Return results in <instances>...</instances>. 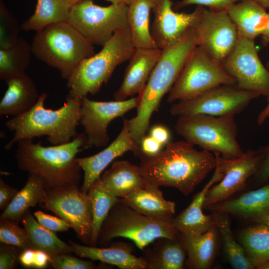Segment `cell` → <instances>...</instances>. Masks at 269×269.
<instances>
[{
  "mask_svg": "<svg viewBox=\"0 0 269 269\" xmlns=\"http://www.w3.org/2000/svg\"><path fill=\"white\" fill-rule=\"evenodd\" d=\"M87 194L92 215V232L90 246L96 247L101 227L111 209L118 202L119 198L106 188L100 177L92 184Z\"/></svg>",
  "mask_w": 269,
  "mask_h": 269,
  "instance_id": "34",
  "label": "cell"
},
{
  "mask_svg": "<svg viewBox=\"0 0 269 269\" xmlns=\"http://www.w3.org/2000/svg\"><path fill=\"white\" fill-rule=\"evenodd\" d=\"M138 97L122 101H97L87 97L82 99L80 124L84 129L89 147L106 146L109 141L107 128L118 117L136 108Z\"/></svg>",
  "mask_w": 269,
  "mask_h": 269,
  "instance_id": "15",
  "label": "cell"
},
{
  "mask_svg": "<svg viewBox=\"0 0 269 269\" xmlns=\"http://www.w3.org/2000/svg\"><path fill=\"white\" fill-rule=\"evenodd\" d=\"M35 255V249H27L23 250L20 253L18 261L24 267L33 268Z\"/></svg>",
  "mask_w": 269,
  "mask_h": 269,
  "instance_id": "47",
  "label": "cell"
},
{
  "mask_svg": "<svg viewBox=\"0 0 269 269\" xmlns=\"http://www.w3.org/2000/svg\"><path fill=\"white\" fill-rule=\"evenodd\" d=\"M198 45L195 30L192 28L177 43L162 49L146 86L137 96L136 114L128 120L130 131L138 144L149 130L152 114L158 110L162 98L169 92L190 52Z\"/></svg>",
  "mask_w": 269,
  "mask_h": 269,
  "instance_id": "4",
  "label": "cell"
},
{
  "mask_svg": "<svg viewBox=\"0 0 269 269\" xmlns=\"http://www.w3.org/2000/svg\"><path fill=\"white\" fill-rule=\"evenodd\" d=\"M139 146L140 152L138 156L154 155L159 152L164 146L150 135H145L142 138Z\"/></svg>",
  "mask_w": 269,
  "mask_h": 269,
  "instance_id": "44",
  "label": "cell"
},
{
  "mask_svg": "<svg viewBox=\"0 0 269 269\" xmlns=\"http://www.w3.org/2000/svg\"><path fill=\"white\" fill-rule=\"evenodd\" d=\"M70 8L63 0H37L33 14L21 24V29L37 32L50 24L68 21Z\"/></svg>",
  "mask_w": 269,
  "mask_h": 269,
  "instance_id": "32",
  "label": "cell"
},
{
  "mask_svg": "<svg viewBox=\"0 0 269 269\" xmlns=\"http://www.w3.org/2000/svg\"><path fill=\"white\" fill-rule=\"evenodd\" d=\"M215 225L223 243L224 251L228 262L235 269H252L254 266L248 259L242 246L235 240L228 215L212 212Z\"/></svg>",
  "mask_w": 269,
  "mask_h": 269,
  "instance_id": "36",
  "label": "cell"
},
{
  "mask_svg": "<svg viewBox=\"0 0 269 269\" xmlns=\"http://www.w3.org/2000/svg\"><path fill=\"white\" fill-rule=\"evenodd\" d=\"M100 179L106 188L119 198L128 196L146 183L139 166L123 160L114 161Z\"/></svg>",
  "mask_w": 269,
  "mask_h": 269,
  "instance_id": "26",
  "label": "cell"
},
{
  "mask_svg": "<svg viewBox=\"0 0 269 269\" xmlns=\"http://www.w3.org/2000/svg\"><path fill=\"white\" fill-rule=\"evenodd\" d=\"M32 54L31 45L23 37L11 47L0 49V79L5 81L24 73Z\"/></svg>",
  "mask_w": 269,
  "mask_h": 269,
  "instance_id": "35",
  "label": "cell"
},
{
  "mask_svg": "<svg viewBox=\"0 0 269 269\" xmlns=\"http://www.w3.org/2000/svg\"><path fill=\"white\" fill-rule=\"evenodd\" d=\"M215 169L211 178L203 188L197 193L189 205L170 221L181 235H198L215 225L212 214L205 215L203 212L206 195L209 189L220 181L224 176V172L217 164Z\"/></svg>",
  "mask_w": 269,
  "mask_h": 269,
  "instance_id": "20",
  "label": "cell"
},
{
  "mask_svg": "<svg viewBox=\"0 0 269 269\" xmlns=\"http://www.w3.org/2000/svg\"><path fill=\"white\" fill-rule=\"evenodd\" d=\"M261 160L258 168L253 176L255 181L261 184L269 183V144L260 149Z\"/></svg>",
  "mask_w": 269,
  "mask_h": 269,
  "instance_id": "43",
  "label": "cell"
},
{
  "mask_svg": "<svg viewBox=\"0 0 269 269\" xmlns=\"http://www.w3.org/2000/svg\"><path fill=\"white\" fill-rule=\"evenodd\" d=\"M51 256L47 253L35 249V255L34 263V268L35 269L45 268L48 264H50Z\"/></svg>",
  "mask_w": 269,
  "mask_h": 269,
  "instance_id": "48",
  "label": "cell"
},
{
  "mask_svg": "<svg viewBox=\"0 0 269 269\" xmlns=\"http://www.w3.org/2000/svg\"><path fill=\"white\" fill-rule=\"evenodd\" d=\"M128 5L101 6L85 0L71 7L68 22L93 45L103 46L117 31L129 28Z\"/></svg>",
  "mask_w": 269,
  "mask_h": 269,
  "instance_id": "10",
  "label": "cell"
},
{
  "mask_svg": "<svg viewBox=\"0 0 269 269\" xmlns=\"http://www.w3.org/2000/svg\"><path fill=\"white\" fill-rule=\"evenodd\" d=\"M139 157L146 182L176 188L185 196L193 191L217 164L215 154L197 150L185 140L169 141L157 154Z\"/></svg>",
  "mask_w": 269,
  "mask_h": 269,
  "instance_id": "1",
  "label": "cell"
},
{
  "mask_svg": "<svg viewBox=\"0 0 269 269\" xmlns=\"http://www.w3.org/2000/svg\"><path fill=\"white\" fill-rule=\"evenodd\" d=\"M161 51L158 48L135 49L129 60L122 83L114 94L115 100H125L143 91Z\"/></svg>",
  "mask_w": 269,
  "mask_h": 269,
  "instance_id": "19",
  "label": "cell"
},
{
  "mask_svg": "<svg viewBox=\"0 0 269 269\" xmlns=\"http://www.w3.org/2000/svg\"><path fill=\"white\" fill-rule=\"evenodd\" d=\"M206 209L254 222L258 218L269 214V183L239 196L211 205Z\"/></svg>",
  "mask_w": 269,
  "mask_h": 269,
  "instance_id": "21",
  "label": "cell"
},
{
  "mask_svg": "<svg viewBox=\"0 0 269 269\" xmlns=\"http://www.w3.org/2000/svg\"><path fill=\"white\" fill-rule=\"evenodd\" d=\"M259 96L257 93L241 89L236 85H223L193 98L178 101L171 106L170 112L178 117L197 114L235 116Z\"/></svg>",
  "mask_w": 269,
  "mask_h": 269,
  "instance_id": "11",
  "label": "cell"
},
{
  "mask_svg": "<svg viewBox=\"0 0 269 269\" xmlns=\"http://www.w3.org/2000/svg\"><path fill=\"white\" fill-rule=\"evenodd\" d=\"M129 151L138 155L140 146L131 134L128 120L124 119L121 131L108 146L93 155L76 158L84 172L83 184L80 189L81 191L87 193L92 184L100 177L109 164Z\"/></svg>",
  "mask_w": 269,
  "mask_h": 269,
  "instance_id": "18",
  "label": "cell"
},
{
  "mask_svg": "<svg viewBox=\"0 0 269 269\" xmlns=\"http://www.w3.org/2000/svg\"><path fill=\"white\" fill-rule=\"evenodd\" d=\"M267 118H269V113L268 114Z\"/></svg>",
  "mask_w": 269,
  "mask_h": 269,
  "instance_id": "56",
  "label": "cell"
},
{
  "mask_svg": "<svg viewBox=\"0 0 269 269\" xmlns=\"http://www.w3.org/2000/svg\"><path fill=\"white\" fill-rule=\"evenodd\" d=\"M31 46L37 59L58 70L66 80L82 60L95 54L94 45L68 21L37 31Z\"/></svg>",
  "mask_w": 269,
  "mask_h": 269,
  "instance_id": "5",
  "label": "cell"
},
{
  "mask_svg": "<svg viewBox=\"0 0 269 269\" xmlns=\"http://www.w3.org/2000/svg\"><path fill=\"white\" fill-rule=\"evenodd\" d=\"M21 29L17 18L0 0V49L8 48L14 44L19 37Z\"/></svg>",
  "mask_w": 269,
  "mask_h": 269,
  "instance_id": "37",
  "label": "cell"
},
{
  "mask_svg": "<svg viewBox=\"0 0 269 269\" xmlns=\"http://www.w3.org/2000/svg\"><path fill=\"white\" fill-rule=\"evenodd\" d=\"M259 269H269V261H267L262 265H261L260 267H259Z\"/></svg>",
  "mask_w": 269,
  "mask_h": 269,
  "instance_id": "55",
  "label": "cell"
},
{
  "mask_svg": "<svg viewBox=\"0 0 269 269\" xmlns=\"http://www.w3.org/2000/svg\"><path fill=\"white\" fill-rule=\"evenodd\" d=\"M18 190L8 185L2 178L0 179V209L7 208L18 192Z\"/></svg>",
  "mask_w": 269,
  "mask_h": 269,
  "instance_id": "45",
  "label": "cell"
},
{
  "mask_svg": "<svg viewBox=\"0 0 269 269\" xmlns=\"http://www.w3.org/2000/svg\"><path fill=\"white\" fill-rule=\"evenodd\" d=\"M240 244L254 266L258 269L269 261V227L257 224L244 229L239 234Z\"/></svg>",
  "mask_w": 269,
  "mask_h": 269,
  "instance_id": "33",
  "label": "cell"
},
{
  "mask_svg": "<svg viewBox=\"0 0 269 269\" xmlns=\"http://www.w3.org/2000/svg\"><path fill=\"white\" fill-rule=\"evenodd\" d=\"M69 254H62L51 256L50 262L56 269H93L97 268L92 262L79 259L70 256Z\"/></svg>",
  "mask_w": 269,
  "mask_h": 269,
  "instance_id": "39",
  "label": "cell"
},
{
  "mask_svg": "<svg viewBox=\"0 0 269 269\" xmlns=\"http://www.w3.org/2000/svg\"><path fill=\"white\" fill-rule=\"evenodd\" d=\"M175 130L185 141L204 150L222 154L224 157L236 158L244 152L237 139L235 116H179Z\"/></svg>",
  "mask_w": 269,
  "mask_h": 269,
  "instance_id": "8",
  "label": "cell"
},
{
  "mask_svg": "<svg viewBox=\"0 0 269 269\" xmlns=\"http://www.w3.org/2000/svg\"><path fill=\"white\" fill-rule=\"evenodd\" d=\"M120 200L143 215L163 221L170 222L175 211V203L164 198L159 186L148 182Z\"/></svg>",
  "mask_w": 269,
  "mask_h": 269,
  "instance_id": "22",
  "label": "cell"
},
{
  "mask_svg": "<svg viewBox=\"0 0 269 269\" xmlns=\"http://www.w3.org/2000/svg\"><path fill=\"white\" fill-rule=\"evenodd\" d=\"M5 82L7 89L0 102L1 116H19L37 103L40 94L34 81L26 73Z\"/></svg>",
  "mask_w": 269,
  "mask_h": 269,
  "instance_id": "23",
  "label": "cell"
},
{
  "mask_svg": "<svg viewBox=\"0 0 269 269\" xmlns=\"http://www.w3.org/2000/svg\"><path fill=\"white\" fill-rule=\"evenodd\" d=\"M261 37L262 38L263 43L265 44H269V22L267 29L262 34Z\"/></svg>",
  "mask_w": 269,
  "mask_h": 269,
  "instance_id": "52",
  "label": "cell"
},
{
  "mask_svg": "<svg viewBox=\"0 0 269 269\" xmlns=\"http://www.w3.org/2000/svg\"><path fill=\"white\" fill-rule=\"evenodd\" d=\"M242 0H181L176 2L173 8L178 9L191 4L206 6L215 10H227L231 5Z\"/></svg>",
  "mask_w": 269,
  "mask_h": 269,
  "instance_id": "40",
  "label": "cell"
},
{
  "mask_svg": "<svg viewBox=\"0 0 269 269\" xmlns=\"http://www.w3.org/2000/svg\"><path fill=\"white\" fill-rule=\"evenodd\" d=\"M218 229L215 225L205 232L196 236L180 234L181 242L186 252L185 266L192 269L210 268L217 249Z\"/></svg>",
  "mask_w": 269,
  "mask_h": 269,
  "instance_id": "28",
  "label": "cell"
},
{
  "mask_svg": "<svg viewBox=\"0 0 269 269\" xmlns=\"http://www.w3.org/2000/svg\"><path fill=\"white\" fill-rule=\"evenodd\" d=\"M179 232L170 222L156 220L133 209L120 200L112 207L100 231L97 246H106L117 237L131 240L140 250L156 239H175Z\"/></svg>",
  "mask_w": 269,
  "mask_h": 269,
  "instance_id": "7",
  "label": "cell"
},
{
  "mask_svg": "<svg viewBox=\"0 0 269 269\" xmlns=\"http://www.w3.org/2000/svg\"><path fill=\"white\" fill-rule=\"evenodd\" d=\"M113 4H125L129 5L134 0H105Z\"/></svg>",
  "mask_w": 269,
  "mask_h": 269,
  "instance_id": "51",
  "label": "cell"
},
{
  "mask_svg": "<svg viewBox=\"0 0 269 269\" xmlns=\"http://www.w3.org/2000/svg\"><path fill=\"white\" fill-rule=\"evenodd\" d=\"M0 241L2 244L17 247L22 250L32 248L27 233L18 223L6 219H0Z\"/></svg>",
  "mask_w": 269,
  "mask_h": 269,
  "instance_id": "38",
  "label": "cell"
},
{
  "mask_svg": "<svg viewBox=\"0 0 269 269\" xmlns=\"http://www.w3.org/2000/svg\"><path fill=\"white\" fill-rule=\"evenodd\" d=\"M157 0H134L128 5V21L135 48H157L149 28L150 11Z\"/></svg>",
  "mask_w": 269,
  "mask_h": 269,
  "instance_id": "29",
  "label": "cell"
},
{
  "mask_svg": "<svg viewBox=\"0 0 269 269\" xmlns=\"http://www.w3.org/2000/svg\"><path fill=\"white\" fill-rule=\"evenodd\" d=\"M23 250L17 247L3 244L0 248V269L15 268Z\"/></svg>",
  "mask_w": 269,
  "mask_h": 269,
  "instance_id": "42",
  "label": "cell"
},
{
  "mask_svg": "<svg viewBox=\"0 0 269 269\" xmlns=\"http://www.w3.org/2000/svg\"><path fill=\"white\" fill-rule=\"evenodd\" d=\"M47 97L46 93H42L30 110L5 122V127L13 133L4 146L5 150L10 149L22 140L41 136H46L52 145L63 144L71 141L78 134L82 99L68 93L63 105L52 110L44 107Z\"/></svg>",
  "mask_w": 269,
  "mask_h": 269,
  "instance_id": "3",
  "label": "cell"
},
{
  "mask_svg": "<svg viewBox=\"0 0 269 269\" xmlns=\"http://www.w3.org/2000/svg\"><path fill=\"white\" fill-rule=\"evenodd\" d=\"M135 48L129 28L120 30L97 53L82 60L67 80L69 94L82 99L97 93L116 68L129 60Z\"/></svg>",
  "mask_w": 269,
  "mask_h": 269,
  "instance_id": "6",
  "label": "cell"
},
{
  "mask_svg": "<svg viewBox=\"0 0 269 269\" xmlns=\"http://www.w3.org/2000/svg\"><path fill=\"white\" fill-rule=\"evenodd\" d=\"M33 215L42 225L52 231L64 232L71 228L66 221L58 216H52L40 210L34 212Z\"/></svg>",
  "mask_w": 269,
  "mask_h": 269,
  "instance_id": "41",
  "label": "cell"
},
{
  "mask_svg": "<svg viewBox=\"0 0 269 269\" xmlns=\"http://www.w3.org/2000/svg\"><path fill=\"white\" fill-rule=\"evenodd\" d=\"M223 85L236 83L221 63L197 45L190 52L168 92L167 102L189 100Z\"/></svg>",
  "mask_w": 269,
  "mask_h": 269,
  "instance_id": "9",
  "label": "cell"
},
{
  "mask_svg": "<svg viewBox=\"0 0 269 269\" xmlns=\"http://www.w3.org/2000/svg\"><path fill=\"white\" fill-rule=\"evenodd\" d=\"M142 251L147 269H182L185 265L186 252L180 236L159 238Z\"/></svg>",
  "mask_w": 269,
  "mask_h": 269,
  "instance_id": "27",
  "label": "cell"
},
{
  "mask_svg": "<svg viewBox=\"0 0 269 269\" xmlns=\"http://www.w3.org/2000/svg\"><path fill=\"white\" fill-rule=\"evenodd\" d=\"M217 163L224 172L218 183L208 190L205 197L204 208L225 200L242 190L247 180L257 171L261 160L259 150H249L240 156L228 158L214 153Z\"/></svg>",
  "mask_w": 269,
  "mask_h": 269,
  "instance_id": "16",
  "label": "cell"
},
{
  "mask_svg": "<svg viewBox=\"0 0 269 269\" xmlns=\"http://www.w3.org/2000/svg\"><path fill=\"white\" fill-rule=\"evenodd\" d=\"M20 222L26 231L32 249L44 251L51 256L73 253L71 245L60 240L55 232L42 225L28 210Z\"/></svg>",
  "mask_w": 269,
  "mask_h": 269,
  "instance_id": "30",
  "label": "cell"
},
{
  "mask_svg": "<svg viewBox=\"0 0 269 269\" xmlns=\"http://www.w3.org/2000/svg\"><path fill=\"white\" fill-rule=\"evenodd\" d=\"M171 0H157L152 11L154 20L151 34L157 48L163 49L180 40L195 27L199 15L198 5L192 12H178L172 8Z\"/></svg>",
  "mask_w": 269,
  "mask_h": 269,
  "instance_id": "17",
  "label": "cell"
},
{
  "mask_svg": "<svg viewBox=\"0 0 269 269\" xmlns=\"http://www.w3.org/2000/svg\"><path fill=\"white\" fill-rule=\"evenodd\" d=\"M258 3L265 7L266 9H269V0H254Z\"/></svg>",
  "mask_w": 269,
  "mask_h": 269,
  "instance_id": "53",
  "label": "cell"
},
{
  "mask_svg": "<svg viewBox=\"0 0 269 269\" xmlns=\"http://www.w3.org/2000/svg\"><path fill=\"white\" fill-rule=\"evenodd\" d=\"M269 70V62L268 64ZM268 104L266 107L260 113L258 117V124L259 125H262L265 122V120L267 118L268 114L269 112V96L267 97Z\"/></svg>",
  "mask_w": 269,
  "mask_h": 269,
  "instance_id": "49",
  "label": "cell"
},
{
  "mask_svg": "<svg viewBox=\"0 0 269 269\" xmlns=\"http://www.w3.org/2000/svg\"><path fill=\"white\" fill-rule=\"evenodd\" d=\"M257 223H262L269 227V214L261 216L254 221Z\"/></svg>",
  "mask_w": 269,
  "mask_h": 269,
  "instance_id": "50",
  "label": "cell"
},
{
  "mask_svg": "<svg viewBox=\"0 0 269 269\" xmlns=\"http://www.w3.org/2000/svg\"><path fill=\"white\" fill-rule=\"evenodd\" d=\"M160 143L164 146L170 141V133L168 129L161 125L152 126L149 131V134Z\"/></svg>",
  "mask_w": 269,
  "mask_h": 269,
  "instance_id": "46",
  "label": "cell"
},
{
  "mask_svg": "<svg viewBox=\"0 0 269 269\" xmlns=\"http://www.w3.org/2000/svg\"><path fill=\"white\" fill-rule=\"evenodd\" d=\"M198 6L199 15L194 27L198 46L222 64L238 43L237 27L227 10Z\"/></svg>",
  "mask_w": 269,
  "mask_h": 269,
  "instance_id": "13",
  "label": "cell"
},
{
  "mask_svg": "<svg viewBox=\"0 0 269 269\" xmlns=\"http://www.w3.org/2000/svg\"><path fill=\"white\" fill-rule=\"evenodd\" d=\"M16 144L14 156L18 168L39 177L46 190L79 186L82 168L76 156L89 147L85 133L77 134L69 142L52 146H44L32 139Z\"/></svg>",
  "mask_w": 269,
  "mask_h": 269,
  "instance_id": "2",
  "label": "cell"
},
{
  "mask_svg": "<svg viewBox=\"0 0 269 269\" xmlns=\"http://www.w3.org/2000/svg\"><path fill=\"white\" fill-rule=\"evenodd\" d=\"M70 244L73 253L83 258L100 261L121 269H147L144 259L135 256L133 247L126 243H115L109 247L84 246L71 241Z\"/></svg>",
  "mask_w": 269,
  "mask_h": 269,
  "instance_id": "24",
  "label": "cell"
},
{
  "mask_svg": "<svg viewBox=\"0 0 269 269\" xmlns=\"http://www.w3.org/2000/svg\"><path fill=\"white\" fill-rule=\"evenodd\" d=\"M46 192L42 180L35 175H29L24 186L2 211L0 219H9L18 223L30 207L39 205Z\"/></svg>",
  "mask_w": 269,
  "mask_h": 269,
  "instance_id": "31",
  "label": "cell"
},
{
  "mask_svg": "<svg viewBox=\"0 0 269 269\" xmlns=\"http://www.w3.org/2000/svg\"><path fill=\"white\" fill-rule=\"evenodd\" d=\"M39 206L66 221L78 239L90 246L92 232V215L87 193L79 186H69L46 190Z\"/></svg>",
  "mask_w": 269,
  "mask_h": 269,
  "instance_id": "12",
  "label": "cell"
},
{
  "mask_svg": "<svg viewBox=\"0 0 269 269\" xmlns=\"http://www.w3.org/2000/svg\"><path fill=\"white\" fill-rule=\"evenodd\" d=\"M266 10L254 0H242L231 5L227 11L239 37L255 40L268 27L269 13Z\"/></svg>",
  "mask_w": 269,
  "mask_h": 269,
  "instance_id": "25",
  "label": "cell"
},
{
  "mask_svg": "<svg viewBox=\"0 0 269 269\" xmlns=\"http://www.w3.org/2000/svg\"><path fill=\"white\" fill-rule=\"evenodd\" d=\"M70 7L85 0H63Z\"/></svg>",
  "mask_w": 269,
  "mask_h": 269,
  "instance_id": "54",
  "label": "cell"
},
{
  "mask_svg": "<svg viewBox=\"0 0 269 269\" xmlns=\"http://www.w3.org/2000/svg\"><path fill=\"white\" fill-rule=\"evenodd\" d=\"M222 65L238 87L259 96H269V70L260 59L255 40L239 37Z\"/></svg>",
  "mask_w": 269,
  "mask_h": 269,
  "instance_id": "14",
  "label": "cell"
}]
</instances>
